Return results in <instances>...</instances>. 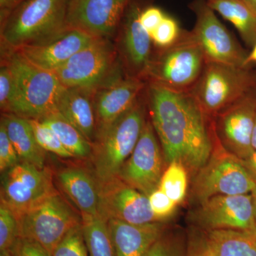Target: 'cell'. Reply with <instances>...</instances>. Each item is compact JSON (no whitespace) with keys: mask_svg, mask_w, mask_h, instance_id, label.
Wrapping results in <instances>:
<instances>
[{"mask_svg":"<svg viewBox=\"0 0 256 256\" xmlns=\"http://www.w3.org/2000/svg\"><path fill=\"white\" fill-rule=\"evenodd\" d=\"M146 96L165 162H178L196 174L213 151L212 119L192 92H173L148 82Z\"/></svg>","mask_w":256,"mask_h":256,"instance_id":"cell-1","label":"cell"},{"mask_svg":"<svg viewBox=\"0 0 256 256\" xmlns=\"http://www.w3.org/2000/svg\"><path fill=\"white\" fill-rule=\"evenodd\" d=\"M70 0H26L1 22L5 52L52 40L65 31Z\"/></svg>","mask_w":256,"mask_h":256,"instance_id":"cell-2","label":"cell"},{"mask_svg":"<svg viewBox=\"0 0 256 256\" xmlns=\"http://www.w3.org/2000/svg\"><path fill=\"white\" fill-rule=\"evenodd\" d=\"M3 62L12 75V114L42 120L58 112V100L65 87L54 72L33 65L14 52H4Z\"/></svg>","mask_w":256,"mask_h":256,"instance_id":"cell-3","label":"cell"},{"mask_svg":"<svg viewBox=\"0 0 256 256\" xmlns=\"http://www.w3.org/2000/svg\"><path fill=\"white\" fill-rule=\"evenodd\" d=\"M146 87L127 112L96 136L92 156L98 182L105 183L118 178L132 154L146 121Z\"/></svg>","mask_w":256,"mask_h":256,"instance_id":"cell-4","label":"cell"},{"mask_svg":"<svg viewBox=\"0 0 256 256\" xmlns=\"http://www.w3.org/2000/svg\"><path fill=\"white\" fill-rule=\"evenodd\" d=\"M152 57L146 80L176 92H191L206 64L192 32L182 30L176 42L158 48Z\"/></svg>","mask_w":256,"mask_h":256,"instance_id":"cell-5","label":"cell"},{"mask_svg":"<svg viewBox=\"0 0 256 256\" xmlns=\"http://www.w3.org/2000/svg\"><path fill=\"white\" fill-rule=\"evenodd\" d=\"M213 151L206 164L195 174L194 198L202 203L218 195L252 194L256 180L242 160L228 152L220 142L212 124Z\"/></svg>","mask_w":256,"mask_h":256,"instance_id":"cell-6","label":"cell"},{"mask_svg":"<svg viewBox=\"0 0 256 256\" xmlns=\"http://www.w3.org/2000/svg\"><path fill=\"white\" fill-rule=\"evenodd\" d=\"M256 88V73L249 66L206 62L191 90L205 114L214 118Z\"/></svg>","mask_w":256,"mask_h":256,"instance_id":"cell-7","label":"cell"},{"mask_svg":"<svg viewBox=\"0 0 256 256\" xmlns=\"http://www.w3.org/2000/svg\"><path fill=\"white\" fill-rule=\"evenodd\" d=\"M122 68L117 47L109 38H96L54 72L64 87L95 92Z\"/></svg>","mask_w":256,"mask_h":256,"instance_id":"cell-8","label":"cell"},{"mask_svg":"<svg viewBox=\"0 0 256 256\" xmlns=\"http://www.w3.org/2000/svg\"><path fill=\"white\" fill-rule=\"evenodd\" d=\"M18 220L20 236L38 242L50 254L72 228L82 223V220L57 192L32 207Z\"/></svg>","mask_w":256,"mask_h":256,"instance_id":"cell-9","label":"cell"},{"mask_svg":"<svg viewBox=\"0 0 256 256\" xmlns=\"http://www.w3.org/2000/svg\"><path fill=\"white\" fill-rule=\"evenodd\" d=\"M55 193L50 170L28 162H20L2 176L1 204L16 218Z\"/></svg>","mask_w":256,"mask_h":256,"instance_id":"cell-10","label":"cell"},{"mask_svg":"<svg viewBox=\"0 0 256 256\" xmlns=\"http://www.w3.org/2000/svg\"><path fill=\"white\" fill-rule=\"evenodd\" d=\"M190 220L195 227L206 232L235 230L256 235L252 194L210 197L200 203Z\"/></svg>","mask_w":256,"mask_h":256,"instance_id":"cell-11","label":"cell"},{"mask_svg":"<svg viewBox=\"0 0 256 256\" xmlns=\"http://www.w3.org/2000/svg\"><path fill=\"white\" fill-rule=\"evenodd\" d=\"M190 8L196 16V23L192 32L206 62L247 67L246 60L248 54L220 22L206 0H194Z\"/></svg>","mask_w":256,"mask_h":256,"instance_id":"cell-12","label":"cell"},{"mask_svg":"<svg viewBox=\"0 0 256 256\" xmlns=\"http://www.w3.org/2000/svg\"><path fill=\"white\" fill-rule=\"evenodd\" d=\"M151 121L146 120L132 154L121 168L118 178L149 196L159 188L163 173L162 150Z\"/></svg>","mask_w":256,"mask_h":256,"instance_id":"cell-13","label":"cell"},{"mask_svg":"<svg viewBox=\"0 0 256 256\" xmlns=\"http://www.w3.org/2000/svg\"><path fill=\"white\" fill-rule=\"evenodd\" d=\"M256 118V92L252 90L213 118L216 133L224 148L239 159L254 151L252 131Z\"/></svg>","mask_w":256,"mask_h":256,"instance_id":"cell-14","label":"cell"},{"mask_svg":"<svg viewBox=\"0 0 256 256\" xmlns=\"http://www.w3.org/2000/svg\"><path fill=\"white\" fill-rule=\"evenodd\" d=\"M144 8L142 0H132L120 25L116 47L126 75L146 82L152 57V40L140 22Z\"/></svg>","mask_w":256,"mask_h":256,"instance_id":"cell-15","label":"cell"},{"mask_svg":"<svg viewBox=\"0 0 256 256\" xmlns=\"http://www.w3.org/2000/svg\"><path fill=\"white\" fill-rule=\"evenodd\" d=\"M99 184V216L142 225L160 222L153 214L146 195L118 178Z\"/></svg>","mask_w":256,"mask_h":256,"instance_id":"cell-16","label":"cell"},{"mask_svg":"<svg viewBox=\"0 0 256 256\" xmlns=\"http://www.w3.org/2000/svg\"><path fill=\"white\" fill-rule=\"evenodd\" d=\"M132 0H70L67 28L94 38H110L117 32Z\"/></svg>","mask_w":256,"mask_h":256,"instance_id":"cell-17","label":"cell"},{"mask_svg":"<svg viewBox=\"0 0 256 256\" xmlns=\"http://www.w3.org/2000/svg\"><path fill=\"white\" fill-rule=\"evenodd\" d=\"M146 87V80L128 76L122 68L98 88L94 94L96 136L127 112Z\"/></svg>","mask_w":256,"mask_h":256,"instance_id":"cell-18","label":"cell"},{"mask_svg":"<svg viewBox=\"0 0 256 256\" xmlns=\"http://www.w3.org/2000/svg\"><path fill=\"white\" fill-rule=\"evenodd\" d=\"M96 38L85 32L68 28L52 40L12 50L33 65L54 72Z\"/></svg>","mask_w":256,"mask_h":256,"instance_id":"cell-19","label":"cell"},{"mask_svg":"<svg viewBox=\"0 0 256 256\" xmlns=\"http://www.w3.org/2000/svg\"><path fill=\"white\" fill-rule=\"evenodd\" d=\"M107 223L116 256H146L166 228L162 222L137 225L109 220Z\"/></svg>","mask_w":256,"mask_h":256,"instance_id":"cell-20","label":"cell"},{"mask_svg":"<svg viewBox=\"0 0 256 256\" xmlns=\"http://www.w3.org/2000/svg\"><path fill=\"white\" fill-rule=\"evenodd\" d=\"M94 94L87 89L65 87L57 107L58 112L92 144L96 137Z\"/></svg>","mask_w":256,"mask_h":256,"instance_id":"cell-21","label":"cell"},{"mask_svg":"<svg viewBox=\"0 0 256 256\" xmlns=\"http://www.w3.org/2000/svg\"><path fill=\"white\" fill-rule=\"evenodd\" d=\"M62 190L82 215L99 216V184L86 170L66 168L57 175Z\"/></svg>","mask_w":256,"mask_h":256,"instance_id":"cell-22","label":"cell"},{"mask_svg":"<svg viewBox=\"0 0 256 256\" xmlns=\"http://www.w3.org/2000/svg\"><path fill=\"white\" fill-rule=\"evenodd\" d=\"M1 122L22 161L45 168L46 151L37 142L30 120L12 112L3 114Z\"/></svg>","mask_w":256,"mask_h":256,"instance_id":"cell-23","label":"cell"},{"mask_svg":"<svg viewBox=\"0 0 256 256\" xmlns=\"http://www.w3.org/2000/svg\"><path fill=\"white\" fill-rule=\"evenodd\" d=\"M207 4L230 22L248 46L256 44V14L244 0H206Z\"/></svg>","mask_w":256,"mask_h":256,"instance_id":"cell-24","label":"cell"},{"mask_svg":"<svg viewBox=\"0 0 256 256\" xmlns=\"http://www.w3.org/2000/svg\"><path fill=\"white\" fill-rule=\"evenodd\" d=\"M40 120L52 128L73 158H87L92 156V143L60 112H54Z\"/></svg>","mask_w":256,"mask_h":256,"instance_id":"cell-25","label":"cell"},{"mask_svg":"<svg viewBox=\"0 0 256 256\" xmlns=\"http://www.w3.org/2000/svg\"><path fill=\"white\" fill-rule=\"evenodd\" d=\"M214 240L220 256H256V235L235 230L207 232Z\"/></svg>","mask_w":256,"mask_h":256,"instance_id":"cell-26","label":"cell"},{"mask_svg":"<svg viewBox=\"0 0 256 256\" xmlns=\"http://www.w3.org/2000/svg\"><path fill=\"white\" fill-rule=\"evenodd\" d=\"M82 220L89 256H116L107 220L89 215H82Z\"/></svg>","mask_w":256,"mask_h":256,"instance_id":"cell-27","label":"cell"},{"mask_svg":"<svg viewBox=\"0 0 256 256\" xmlns=\"http://www.w3.org/2000/svg\"><path fill=\"white\" fill-rule=\"evenodd\" d=\"M160 188L174 201L180 204L184 200L188 188V171L182 163L172 162L164 171Z\"/></svg>","mask_w":256,"mask_h":256,"instance_id":"cell-28","label":"cell"},{"mask_svg":"<svg viewBox=\"0 0 256 256\" xmlns=\"http://www.w3.org/2000/svg\"><path fill=\"white\" fill-rule=\"evenodd\" d=\"M37 142L42 149L63 158H73L64 148L60 138L48 124L40 120L28 119Z\"/></svg>","mask_w":256,"mask_h":256,"instance_id":"cell-29","label":"cell"},{"mask_svg":"<svg viewBox=\"0 0 256 256\" xmlns=\"http://www.w3.org/2000/svg\"><path fill=\"white\" fill-rule=\"evenodd\" d=\"M52 256H89L82 223L72 228L52 252Z\"/></svg>","mask_w":256,"mask_h":256,"instance_id":"cell-30","label":"cell"},{"mask_svg":"<svg viewBox=\"0 0 256 256\" xmlns=\"http://www.w3.org/2000/svg\"><path fill=\"white\" fill-rule=\"evenodd\" d=\"M185 256H220L214 240L206 230L191 229L186 238Z\"/></svg>","mask_w":256,"mask_h":256,"instance_id":"cell-31","label":"cell"},{"mask_svg":"<svg viewBox=\"0 0 256 256\" xmlns=\"http://www.w3.org/2000/svg\"><path fill=\"white\" fill-rule=\"evenodd\" d=\"M20 237V226L14 214L4 205L0 206V250H10Z\"/></svg>","mask_w":256,"mask_h":256,"instance_id":"cell-32","label":"cell"},{"mask_svg":"<svg viewBox=\"0 0 256 256\" xmlns=\"http://www.w3.org/2000/svg\"><path fill=\"white\" fill-rule=\"evenodd\" d=\"M186 240L174 234L164 233L150 249L146 256H185Z\"/></svg>","mask_w":256,"mask_h":256,"instance_id":"cell-33","label":"cell"},{"mask_svg":"<svg viewBox=\"0 0 256 256\" xmlns=\"http://www.w3.org/2000/svg\"><path fill=\"white\" fill-rule=\"evenodd\" d=\"M181 28L174 18L165 16L158 28L151 34L153 43L158 48L169 46L178 40Z\"/></svg>","mask_w":256,"mask_h":256,"instance_id":"cell-34","label":"cell"},{"mask_svg":"<svg viewBox=\"0 0 256 256\" xmlns=\"http://www.w3.org/2000/svg\"><path fill=\"white\" fill-rule=\"evenodd\" d=\"M22 160L18 156L14 146L8 137L6 129L2 122L0 124V170L4 172Z\"/></svg>","mask_w":256,"mask_h":256,"instance_id":"cell-35","label":"cell"},{"mask_svg":"<svg viewBox=\"0 0 256 256\" xmlns=\"http://www.w3.org/2000/svg\"><path fill=\"white\" fill-rule=\"evenodd\" d=\"M150 205L158 220H164L172 214L176 204L161 188H158L148 196Z\"/></svg>","mask_w":256,"mask_h":256,"instance_id":"cell-36","label":"cell"},{"mask_svg":"<svg viewBox=\"0 0 256 256\" xmlns=\"http://www.w3.org/2000/svg\"><path fill=\"white\" fill-rule=\"evenodd\" d=\"M13 80L11 70L8 64L2 62L0 68V107L4 114L11 112L12 98Z\"/></svg>","mask_w":256,"mask_h":256,"instance_id":"cell-37","label":"cell"},{"mask_svg":"<svg viewBox=\"0 0 256 256\" xmlns=\"http://www.w3.org/2000/svg\"><path fill=\"white\" fill-rule=\"evenodd\" d=\"M10 250L12 256H52L38 242L21 236L18 237Z\"/></svg>","mask_w":256,"mask_h":256,"instance_id":"cell-38","label":"cell"},{"mask_svg":"<svg viewBox=\"0 0 256 256\" xmlns=\"http://www.w3.org/2000/svg\"><path fill=\"white\" fill-rule=\"evenodd\" d=\"M166 16L162 10L156 6H150L144 8L140 15V22L150 35L158 28L163 18Z\"/></svg>","mask_w":256,"mask_h":256,"instance_id":"cell-39","label":"cell"},{"mask_svg":"<svg viewBox=\"0 0 256 256\" xmlns=\"http://www.w3.org/2000/svg\"><path fill=\"white\" fill-rule=\"evenodd\" d=\"M26 0H0V22L4 21L8 15Z\"/></svg>","mask_w":256,"mask_h":256,"instance_id":"cell-40","label":"cell"},{"mask_svg":"<svg viewBox=\"0 0 256 256\" xmlns=\"http://www.w3.org/2000/svg\"><path fill=\"white\" fill-rule=\"evenodd\" d=\"M242 164L256 180V150L247 159L242 160Z\"/></svg>","mask_w":256,"mask_h":256,"instance_id":"cell-41","label":"cell"},{"mask_svg":"<svg viewBox=\"0 0 256 256\" xmlns=\"http://www.w3.org/2000/svg\"><path fill=\"white\" fill-rule=\"evenodd\" d=\"M252 63H256V44L252 47V52L248 55L246 60V66H249V65Z\"/></svg>","mask_w":256,"mask_h":256,"instance_id":"cell-42","label":"cell"},{"mask_svg":"<svg viewBox=\"0 0 256 256\" xmlns=\"http://www.w3.org/2000/svg\"><path fill=\"white\" fill-rule=\"evenodd\" d=\"M252 146L254 150H256V118L255 124H254V131H252Z\"/></svg>","mask_w":256,"mask_h":256,"instance_id":"cell-43","label":"cell"},{"mask_svg":"<svg viewBox=\"0 0 256 256\" xmlns=\"http://www.w3.org/2000/svg\"><path fill=\"white\" fill-rule=\"evenodd\" d=\"M256 14V0H244Z\"/></svg>","mask_w":256,"mask_h":256,"instance_id":"cell-44","label":"cell"},{"mask_svg":"<svg viewBox=\"0 0 256 256\" xmlns=\"http://www.w3.org/2000/svg\"><path fill=\"white\" fill-rule=\"evenodd\" d=\"M252 198H254V210H255V216L256 220V188L255 190L252 192Z\"/></svg>","mask_w":256,"mask_h":256,"instance_id":"cell-45","label":"cell"},{"mask_svg":"<svg viewBox=\"0 0 256 256\" xmlns=\"http://www.w3.org/2000/svg\"><path fill=\"white\" fill-rule=\"evenodd\" d=\"M0 256H12L9 250H0Z\"/></svg>","mask_w":256,"mask_h":256,"instance_id":"cell-46","label":"cell"}]
</instances>
